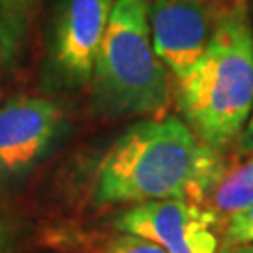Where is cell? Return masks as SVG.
I'll use <instances>...</instances> for the list:
<instances>
[{"label": "cell", "instance_id": "6da1fadb", "mask_svg": "<svg viewBox=\"0 0 253 253\" xmlns=\"http://www.w3.org/2000/svg\"><path fill=\"white\" fill-rule=\"evenodd\" d=\"M225 174L217 150L176 117L139 120L98 163L92 199L98 207L186 199L203 203Z\"/></svg>", "mask_w": 253, "mask_h": 253}, {"label": "cell", "instance_id": "7a4b0ae2", "mask_svg": "<svg viewBox=\"0 0 253 253\" xmlns=\"http://www.w3.org/2000/svg\"><path fill=\"white\" fill-rule=\"evenodd\" d=\"M184 124L214 150L240 139L253 113V23L246 0L221 6L205 53L176 79Z\"/></svg>", "mask_w": 253, "mask_h": 253}, {"label": "cell", "instance_id": "3957f363", "mask_svg": "<svg viewBox=\"0 0 253 253\" xmlns=\"http://www.w3.org/2000/svg\"><path fill=\"white\" fill-rule=\"evenodd\" d=\"M150 0H117L90 81V107L103 118H160L172 98L171 73L152 47Z\"/></svg>", "mask_w": 253, "mask_h": 253}, {"label": "cell", "instance_id": "277c9868", "mask_svg": "<svg viewBox=\"0 0 253 253\" xmlns=\"http://www.w3.org/2000/svg\"><path fill=\"white\" fill-rule=\"evenodd\" d=\"M72 129L62 101L17 96L0 107V190L23 188L54 156Z\"/></svg>", "mask_w": 253, "mask_h": 253}, {"label": "cell", "instance_id": "5b68a950", "mask_svg": "<svg viewBox=\"0 0 253 253\" xmlns=\"http://www.w3.org/2000/svg\"><path fill=\"white\" fill-rule=\"evenodd\" d=\"M113 0H56L47 28L43 84L53 92L90 86Z\"/></svg>", "mask_w": 253, "mask_h": 253}, {"label": "cell", "instance_id": "8992f818", "mask_svg": "<svg viewBox=\"0 0 253 253\" xmlns=\"http://www.w3.org/2000/svg\"><path fill=\"white\" fill-rule=\"evenodd\" d=\"M115 227L152 240L167 253H227L217 238V214L195 201L139 203L120 212Z\"/></svg>", "mask_w": 253, "mask_h": 253}, {"label": "cell", "instance_id": "52a82bcc", "mask_svg": "<svg viewBox=\"0 0 253 253\" xmlns=\"http://www.w3.org/2000/svg\"><path fill=\"white\" fill-rule=\"evenodd\" d=\"M219 11L212 0H150L152 47L174 79L184 77L205 53Z\"/></svg>", "mask_w": 253, "mask_h": 253}, {"label": "cell", "instance_id": "ba28073f", "mask_svg": "<svg viewBox=\"0 0 253 253\" xmlns=\"http://www.w3.org/2000/svg\"><path fill=\"white\" fill-rule=\"evenodd\" d=\"M38 0H0L2 60L15 66L25 51Z\"/></svg>", "mask_w": 253, "mask_h": 253}, {"label": "cell", "instance_id": "9c48e42d", "mask_svg": "<svg viewBox=\"0 0 253 253\" xmlns=\"http://www.w3.org/2000/svg\"><path fill=\"white\" fill-rule=\"evenodd\" d=\"M210 210L219 214H236L253 205V160L240 165L219 178L212 191L208 193Z\"/></svg>", "mask_w": 253, "mask_h": 253}, {"label": "cell", "instance_id": "30bf717a", "mask_svg": "<svg viewBox=\"0 0 253 253\" xmlns=\"http://www.w3.org/2000/svg\"><path fill=\"white\" fill-rule=\"evenodd\" d=\"M253 244V205L236 214H231L223 229V246H250Z\"/></svg>", "mask_w": 253, "mask_h": 253}, {"label": "cell", "instance_id": "8fae6325", "mask_svg": "<svg viewBox=\"0 0 253 253\" xmlns=\"http://www.w3.org/2000/svg\"><path fill=\"white\" fill-rule=\"evenodd\" d=\"M105 253H167L162 246L154 244L152 240H146L143 236L122 233L117 240L107 246Z\"/></svg>", "mask_w": 253, "mask_h": 253}, {"label": "cell", "instance_id": "7c38bea8", "mask_svg": "<svg viewBox=\"0 0 253 253\" xmlns=\"http://www.w3.org/2000/svg\"><path fill=\"white\" fill-rule=\"evenodd\" d=\"M17 248V227L0 208V253H13Z\"/></svg>", "mask_w": 253, "mask_h": 253}, {"label": "cell", "instance_id": "4fadbf2b", "mask_svg": "<svg viewBox=\"0 0 253 253\" xmlns=\"http://www.w3.org/2000/svg\"><path fill=\"white\" fill-rule=\"evenodd\" d=\"M240 148L244 152H253V113L250 122H248V126H246V129L240 135Z\"/></svg>", "mask_w": 253, "mask_h": 253}, {"label": "cell", "instance_id": "5bb4252c", "mask_svg": "<svg viewBox=\"0 0 253 253\" xmlns=\"http://www.w3.org/2000/svg\"><path fill=\"white\" fill-rule=\"evenodd\" d=\"M236 253H253V246H242L236 250Z\"/></svg>", "mask_w": 253, "mask_h": 253}, {"label": "cell", "instance_id": "9a60e30c", "mask_svg": "<svg viewBox=\"0 0 253 253\" xmlns=\"http://www.w3.org/2000/svg\"><path fill=\"white\" fill-rule=\"evenodd\" d=\"M0 64H2V49H0Z\"/></svg>", "mask_w": 253, "mask_h": 253}, {"label": "cell", "instance_id": "2e32d148", "mask_svg": "<svg viewBox=\"0 0 253 253\" xmlns=\"http://www.w3.org/2000/svg\"><path fill=\"white\" fill-rule=\"evenodd\" d=\"M227 253H231V252H227ZM233 253H236V252H233Z\"/></svg>", "mask_w": 253, "mask_h": 253}]
</instances>
